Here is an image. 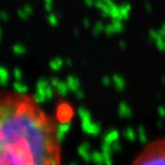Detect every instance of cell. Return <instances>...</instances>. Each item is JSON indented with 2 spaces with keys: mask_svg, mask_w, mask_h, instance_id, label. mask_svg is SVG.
Segmentation results:
<instances>
[{
  "mask_svg": "<svg viewBox=\"0 0 165 165\" xmlns=\"http://www.w3.org/2000/svg\"><path fill=\"white\" fill-rule=\"evenodd\" d=\"M52 118L25 94L0 96V165H60Z\"/></svg>",
  "mask_w": 165,
  "mask_h": 165,
  "instance_id": "cell-1",
  "label": "cell"
},
{
  "mask_svg": "<svg viewBox=\"0 0 165 165\" xmlns=\"http://www.w3.org/2000/svg\"><path fill=\"white\" fill-rule=\"evenodd\" d=\"M131 165H165V138L148 143L135 156Z\"/></svg>",
  "mask_w": 165,
  "mask_h": 165,
  "instance_id": "cell-2",
  "label": "cell"
},
{
  "mask_svg": "<svg viewBox=\"0 0 165 165\" xmlns=\"http://www.w3.org/2000/svg\"><path fill=\"white\" fill-rule=\"evenodd\" d=\"M9 82V71L2 65H0V86H7Z\"/></svg>",
  "mask_w": 165,
  "mask_h": 165,
  "instance_id": "cell-3",
  "label": "cell"
},
{
  "mask_svg": "<svg viewBox=\"0 0 165 165\" xmlns=\"http://www.w3.org/2000/svg\"><path fill=\"white\" fill-rule=\"evenodd\" d=\"M49 85L48 80L46 78H40L39 80L37 82L36 84V92L39 94H42V95H45V90L47 88V86ZM46 96V95H45Z\"/></svg>",
  "mask_w": 165,
  "mask_h": 165,
  "instance_id": "cell-4",
  "label": "cell"
},
{
  "mask_svg": "<svg viewBox=\"0 0 165 165\" xmlns=\"http://www.w3.org/2000/svg\"><path fill=\"white\" fill-rule=\"evenodd\" d=\"M13 90H14V92L17 94H26V92H29V87L26 86L24 82L16 80V82L13 84Z\"/></svg>",
  "mask_w": 165,
  "mask_h": 165,
  "instance_id": "cell-5",
  "label": "cell"
},
{
  "mask_svg": "<svg viewBox=\"0 0 165 165\" xmlns=\"http://www.w3.org/2000/svg\"><path fill=\"white\" fill-rule=\"evenodd\" d=\"M62 64H63L62 60L59 59V57H56V59H54V60L51 61V63H49V68L52 69L53 71H57V70H60L61 69Z\"/></svg>",
  "mask_w": 165,
  "mask_h": 165,
  "instance_id": "cell-6",
  "label": "cell"
},
{
  "mask_svg": "<svg viewBox=\"0 0 165 165\" xmlns=\"http://www.w3.org/2000/svg\"><path fill=\"white\" fill-rule=\"evenodd\" d=\"M67 85L69 88H71V90L75 91V90H77V87H78V80H77L75 77L70 76L67 80Z\"/></svg>",
  "mask_w": 165,
  "mask_h": 165,
  "instance_id": "cell-7",
  "label": "cell"
},
{
  "mask_svg": "<svg viewBox=\"0 0 165 165\" xmlns=\"http://www.w3.org/2000/svg\"><path fill=\"white\" fill-rule=\"evenodd\" d=\"M32 100H33V101L38 105V103H42V102H45L47 99H46L45 95L39 94V93H37V92H36V93H34V95L32 96Z\"/></svg>",
  "mask_w": 165,
  "mask_h": 165,
  "instance_id": "cell-8",
  "label": "cell"
},
{
  "mask_svg": "<svg viewBox=\"0 0 165 165\" xmlns=\"http://www.w3.org/2000/svg\"><path fill=\"white\" fill-rule=\"evenodd\" d=\"M67 88H68V85L65 82H59L56 86L57 92H59V94H61V95H64V94L67 93Z\"/></svg>",
  "mask_w": 165,
  "mask_h": 165,
  "instance_id": "cell-9",
  "label": "cell"
},
{
  "mask_svg": "<svg viewBox=\"0 0 165 165\" xmlns=\"http://www.w3.org/2000/svg\"><path fill=\"white\" fill-rule=\"evenodd\" d=\"M13 76H14L15 80H19V82H21V80H22V78H23L22 70H21L20 68H14V70H13Z\"/></svg>",
  "mask_w": 165,
  "mask_h": 165,
  "instance_id": "cell-10",
  "label": "cell"
},
{
  "mask_svg": "<svg viewBox=\"0 0 165 165\" xmlns=\"http://www.w3.org/2000/svg\"><path fill=\"white\" fill-rule=\"evenodd\" d=\"M45 95L47 100H49V99H52L54 96V91H53V86L51 84H49L48 86H47V88L45 90Z\"/></svg>",
  "mask_w": 165,
  "mask_h": 165,
  "instance_id": "cell-11",
  "label": "cell"
},
{
  "mask_svg": "<svg viewBox=\"0 0 165 165\" xmlns=\"http://www.w3.org/2000/svg\"><path fill=\"white\" fill-rule=\"evenodd\" d=\"M13 52L15 53L16 55H22V54H24V52H25V48L21 45H16V46H14Z\"/></svg>",
  "mask_w": 165,
  "mask_h": 165,
  "instance_id": "cell-12",
  "label": "cell"
},
{
  "mask_svg": "<svg viewBox=\"0 0 165 165\" xmlns=\"http://www.w3.org/2000/svg\"><path fill=\"white\" fill-rule=\"evenodd\" d=\"M69 123H61L57 125V130L61 132H63V133H67L68 130H69Z\"/></svg>",
  "mask_w": 165,
  "mask_h": 165,
  "instance_id": "cell-13",
  "label": "cell"
}]
</instances>
